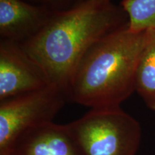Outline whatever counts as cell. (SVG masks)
Masks as SVG:
<instances>
[{
    "label": "cell",
    "instance_id": "9c48e42d",
    "mask_svg": "<svg viewBox=\"0 0 155 155\" xmlns=\"http://www.w3.org/2000/svg\"><path fill=\"white\" fill-rule=\"evenodd\" d=\"M120 6L129 17V30H155V0H123Z\"/></svg>",
    "mask_w": 155,
    "mask_h": 155
},
{
    "label": "cell",
    "instance_id": "277c9868",
    "mask_svg": "<svg viewBox=\"0 0 155 155\" xmlns=\"http://www.w3.org/2000/svg\"><path fill=\"white\" fill-rule=\"evenodd\" d=\"M68 98L64 89L50 84L0 102V154L23 131L53 121Z\"/></svg>",
    "mask_w": 155,
    "mask_h": 155
},
{
    "label": "cell",
    "instance_id": "52a82bcc",
    "mask_svg": "<svg viewBox=\"0 0 155 155\" xmlns=\"http://www.w3.org/2000/svg\"><path fill=\"white\" fill-rule=\"evenodd\" d=\"M53 13L22 0H0L1 40L24 43L42 30Z\"/></svg>",
    "mask_w": 155,
    "mask_h": 155
},
{
    "label": "cell",
    "instance_id": "3957f363",
    "mask_svg": "<svg viewBox=\"0 0 155 155\" xmlns=\"http://www.w3.org/2000/svg\"><path fill=\"white\" fill-rule=\"evenodd\" d=\"M68 126L83 155H135L140 144V124L120 107L91 109Z\"/></svg>",
    "mask_w": 155,
    "mask_h": 155
},
{
    "label": "cell",
    "instance_id": "30bf717a",
    "mask_svg": "<svg viewBox=\"0 0 155 155\" xmlns=\"http://www.w3.org/2000/svg\"><path fill=\"white\" fill-rule=\"evenodd\" d=\"M42 7L52 12L66 11L76 7L86 0H37Z\"/></svg>",
    "mask_w": 155,
    "mask_h": 155
},
{
    "label": "cell",
    "instance_id": "ba28073f",
    "mask_svg": "<svg viewBox=\"0 0 155 155\" xmlns=\"http://www.w3.org/2000/svg\"><path fill=\"white\" fill-rule=\"evenodd\" d=\"M135 91L147 107L155 111V30L146 32L135 76Z\"/></svg>",
    "mask_w": 155,
    "mask_h": 155
},
{
    "label": "cell",
    "instance_id": "6da1fadb",
    "mask_svg": "<svg viewBox=\"0 0 155 155\" xmlns=\"http://www.w3.org/2000/svg\"><path fill=\"white\" fill-rule=\"evenodd\" d=\"M129 25L121 6L111 0H86L68 10L53 13L36 35L19 45L50 84L67 92L75 68L89 48Z\"/></svg>",
    "mask_w": 155,
    "mask_h": 155
},
{
    "label": "cell",
    "instance_id": "8992f818",
    "mask_svg": "<svg viewBox=\"0 0 155 155\" xmlns=\"http://www.w3.org/2000/svg\"><path fill=\"white\" fill-rule=\"evenodd\" d=\"M0 155H83L68 124L48 122L19 134Z\"/></svg>",
    "mask_w": 155,
    "mask_h": 155
},
{
    "label": "cell",
    "instance_id": "7a4b0ae2",
    "mask_svg": "<svg viewBox=\"0 0 155 155\" xmlns=\"http://www.w3.org/2000/svg\"><path fill=\"white\" fill-rule=\"evenodd\" d=\"M146 32L126 28L88 50L70 81L68 99L91 109L120 107L135 91V76Z\"/></svg>",
    "mask_w": 155,
    "mask_h": 155
},
{
    "label": "cell",
    "instance_id": "5b68a950",
    "mask_svg": "<svg viewBox=\"0 0 155 155\" xmlns=\"http://www.w3.org/2000/svg\"><path fill=\"white\" fill-rule=\"evenodd\" d=\"M47 77L18 44L0 42V102L49 86Z\"/></svg>",
    "mask_w": 155,
    "mask_h": 155
}]
</instances>
